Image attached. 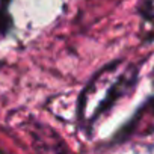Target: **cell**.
Listing matches in <instances>:
<instances>
[{
  "instance_id": "2",
  "label": "cell",
  "mask_w": 154,
  "mask_h": 154,
  "mask_svg": "<svg viewBox=\"0 0 154 154\" xmlns=\"http://www.w3.org/2000/svg\"><path fill=\"white\" fill-rule=\"evenodd\" d=\"M32 134L33 143L39 154H74L60 136L42 124H36Z\"/></svg>"
},
{
  "instance_id": "3",
  "label": "cell",
  "mask_w": 154,
  "mask_h": 154,
  "mask_svg": "<svg viewBox=\"0 0 154 154\" xmlns=\"http://www.w3.org/2000/svg\"><path fill=\"white\" fill-rule=\"evenodd\" d=\"M9 5L0 3V36L8 35V32L12 27V17L8 11Z\"/></svg>"
},
{
  "instance_id": "1",
  "label": "cell",
  "mask_w": 154,
  "mask_h": 154,
  "mask_svg": "<svg viewBox=\"0 0 154 154\" xmlns=\"http://www.w3.org/2000/svg\"><path fill=\"white\" fill-rule=\"evenodd\" d=\"M136 83H137V68L136 66L131 65V66L125 68L124 71H121L115 77L113 82L107 83V88L104 91V97L98 101V104L95 106L94 112L88 118L89 124H94L103 113L109 112L121 97L131 94V91L134 89Z\"/></svg>"
}]
</instances>
